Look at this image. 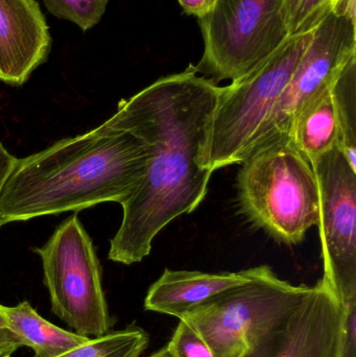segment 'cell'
Here are the masks:
<instances>
[{
	"instance_id": "3957f363",
	"label": "cell",
	"mask_w": 356,
	"mask_h": 357,
	"mask_svg": "<svg viewBox=\"0 0 356 357\" xmlns=\"http://www.w3.org/2000/svg\"><path fill=\"white\" fill-rule=\"evenodd\" d=\"M240 165L242 213L277 243H300L319 222V186L311 162L286 136L255 151Z\"/></svg>"
},
{
	"instance_id": "5bb4252c",
	"label": "cell",
	"mask_w": 356,
	"mask_h": 357,
	"mask_svg": "<svg viewBox=\"0 0 356 357\" xmlns=\"http://www.w3.org/2000/svg\"><path fill=\"white\" fill-rule=\"evenodd\" d=\"M10 331L18 335L23 347L31 348L33 357H56L87 342L89 337L70 333L48 322L37 310L23 301L15 306H6Z\"/></svg>"
},
{
	"instance_id": "52a82bcc",
	"label": "cell",
	"mask_w": 356,
	"mask_h": 357,
	"mask_svg": "<svg viewBox=\"0 0 356 357\" xmlns=\"http://www.w3.org/2000/svg\"><path fill=\"white\" fill-rule=\"evenodd\" d=\"M33 252L41 258L52 312L85 337L111 331L114 320L102 289V266L77 214L63 220L45 245Z\"/></svg>"
},
{
	"instance_id": "277c9868",
	"label": "cell",
	"mask_w": 356,
	"mask_h": 357,
	"mask_svg": "<svg viewBox=\"0 0 356 357\" xmlns=\"http://www.w3.org/2000/svg\"><path fill=\"white\" fill-rule=\"evenodd\" d=\"M309 289L282 280L270 266H256L246 283L180 320L202 337L213 357H248L284 324Z\"/></svg>"
},
{
	"instance_id": "7c38bea8",
	"label": "cell",
	"mask_w": 356,
	"mask_h": 357,
	"mask_svg": "<svg viewBox=\"0 0 356 357\" xmlns=\"http://www.w3.org/2000/svg\"><path fill=\"white\" fill-rule=\"evenodd\" d=\"M249 279L250 268L219 274L167 268L148 289L144 307L181 319Z\"/></svg>"
},
{
	"instance_id": "5b68a950",
	"label": "cell",
	"mask_w": 356,
	"mask_h": 357,
	"mask_svg": "<svg viewBox=\"0 0 356 357\" xmlns=\"http://www.w3.org/2000/svg\"><path fill=\"white\" fill-rule=\"evenodd\" d=\"M311 39L313 29L291 35L248 75L222 87L201 156L202 169L215 173L242 162L251 140L271 114Z\"/></svg>"
},
{
	"instance_id": "8fae6325",
	"label": "cell",
	"mask_w": 356,
	"mask_h": 357,
	"mask_svg": "<svg viewBox=\"0 0 356 357\" xmlns=\"http://www.w3.org/2000/svg\"><path fill=\"white\" fill-rule=\"evenodd\" d=\"M52 36L37 0H0V82L19 87L46 62Z\"/></svg>"
},
{
	"instance_id": "cb8c5ba5",
	"label": "cell",
	"mask_w": 356,
	"mask_h": 357,
	"mask_svg": "<svg viewBox=\"0 0 356 357\" xmlns=\"http://www.w3.org/2000/svg\"><path fill=\"white\" fill-rule=\"evenodd\" d=\"M4 307H6V306L0 304V328H8V318H6Z\"/></svg>"
},
{
	"instance_id": "9a60e30c",
	"label": "cell",
	"mask_w": 356,
	"mask_h": 357,
	"mask_svg": "<svg viewBox=\"0 0 356 357\" xmlns=\"http://www.w3.org/2000/svg\"><path fill=\"white\" fill-rule=\"evenodd\" d=\"M330 92L340 130L339 148L356 171V54L336 73Z\"/></svg>"
},
{
	"instance_id": "ac0fdd59",
	"label": "cell",
	"mask_w": 356,
	"mask_h": 357,
	"mask_svg": "<svg viewBox=\"0 0 356 357\" xmlns=\"http://www.w3.org/2000/svg\"><path fill=\"white\" fill-rule=\"evenodd\" d=\"M336 0H284L291 35L314 29Z\"/></svg>"
},
{
	"instance_id": "7402d4cb",
	"label": "cell",
	"mask_w": 356,
	"mask_h": 357,
	"mask_svg": "<svg viewBox=\"0 0 356 357\" xmlns=\"http://www.w3.org/2000/svg\"><path fill=\"white\" fill-rule=\"evenodd\" d=\"M18 159L10 154L3 144L0 142V195H1L2 188L6 184V180L12 174L13 169L16 167ZM1 228V225H0Z\"/></svg>"
},
{
	"instance_id": "d4e9b609",
	"label": "cell",
	"mask_w": 356,
	"mask_h": 357,
	"mask_svg": "<svg viewBox=\"0 0 356 357\" xmlns=\"http://www.w3.org/2000/svg\"><path fill=\"white\" fill-rule=\"evenodd\" d=\"M148 357H171V354H169V350H167V347L161 348L160 350H158L157 352H154V354H150V356Z\"/></svg>"
},
{
	"instance_id": "6da1fadb",
	"label": "cell",
	"mask_w": 356,
	"mask_h": 357,
	"mask_svg": "<svg viewBox=\"0 0 356 357\" xmlns=\"http://www.w3.org/2000/svg\"><path fill=\"white\" fill-rule=\"evenodd\" d=\"M221 91L190 64L121 100L106 121L139 136L150 150L144 181L121 205L123 220L110 241L109 259L125 266L141 262L162 229L202 203L213 172L201 167V156Z\"/></svg>"
},
{
	"instance_id": "e0dca14e",
	"label": "cell",
	"mask_w": 356,
	"mask_h": 357,
	"mask_svg": "<svg viewBox=\"0 0 356 357\" xmlns=\"http://www.w3.org/2000/svg\"><path fill=\"white\" fill-rule=\"evenodd\" d=\"M50 14L77 24L83 31L95 26L106 13L109 0H42Z\"/></svg>"
},
{
	"instance_id": "30bf717a",
	"label": "cell",
	"mask_w": 356,
	"mask_h": 357,
	"mask_svg": "<svg viewBox=\"0 0 356 357\" xmlns=\"http://www.w3.org/2000/svg\"><path fill=\"white\" fill-rule=\"evenodd\" d=\"M343 326L344 306L321 279L284 324L248 357H340Z\"/></svg>"
},
{
	"instance_id": "2e32d148",
	"label": "cell",
	"mask_w": 356,
	"mask_h": 357,
	"mask_svg": "<svg viewBox=\"0 0 356 357\" xmlns=\"http://www.w3.org/2000/svg\"><path fill=\"white\" fill-rule=\"evenodd\" d=\"M148 335L140 327L109 331L56 357H140L148 345Z\"/></svg>"
},
{
	"instance_id": "d6986e66",
	"label": "cell",
	"mask_w": 356,
	"mask_h": 357,
	"mask_svg": "<svg viewBox=\"0 0 356 357\" xmlns=\"http://www.w3.org/2000/svg\"><path fill=\"white\" fill-rule=\"evenodd\" d=\"M167 348L171 357H213L206 342L183 320H180Z\"/></svg>"
},
{
	"instance_id": "7a4b0ae2",
	"label": "cell",
	"mask_w": 356,
	"mask_h": 357,
	"mask_svg": "<svg viewBox=\"0 0 356 357\" xmlns=\"http://www.w3.org/2000/svg\"><path fill=\"white\" fill-rule=\"evenodd\" d=\"M150 159L148 144L105 121L18 159L0 195V225L26 222L98 204L123 205L139 188Z\"/></svg>"
},
{
	"instance_id": "4fadbf2b",
	"label": "cell",
	"mask_w": 356,
	"mask_h": 357,
	"mask_svg": "<svg viewBox=\"0 0 356 357\" xmlns=\"http://www.w3.org/2000/svg\"><path fill=\"white\" fill-rule=\"evenodd\" d=\"M330 87L299 112L288 134L293 144L309 162L340 146V130Z\"/></svg>"
},
{
	"instance_id": "ffe728a7",
	"label": "cell",
	"mask_w": 356,
	"mask_h": 357,
	"mask_svg": "<svg viewBox=\"0 0 356 357\" xmlns=\"http://www.w3.org/2000/svg\"><path fill=\"white\" fill-rule=\"evenodd\" d=\"M340 357H356V301L344 307L342 347Z\"/></svg>"
},
{
	"instance_id": "9c48e42d",
	"label": "cell",
	"mask_w": 356,
	"mask_h": 357,
	"mask_svg": "<svg viewBox=\"0 0 356 357\" xmlns=\"http://www.w3.org/2000/svg\"><path fill=\"white\" fill-rule=\"evenodd\" d=\"M311 165L320 193L322 279L345 307L356 301V171L339 146Z\"/></svg>"
},
{
	"instance_id": "ba28073f",
	"label": "cell",
	"mask_w": 356,
	"mask_h": 357,
	"mask_svg": "<svg viewBox=\"0 0 356 357\" xmlns=\"http://www.w3.org/2000/svg\"><path fill=\"white\" fill-rule=\"evenodd\" d=\"M355 54L356 0H336L314 26L311 44L271 114L251 140L244 160L288 136L299 112L332 86L336 73Z\"/></svg>"
},
{
	"instance_id": "603a6c76",
	"label": "cell",
	"mask_w": 356,
	"mask_h": 357,
	"mask_svg": "<svg viewBox=\"0 0 356 357\" xmlns=\"http://www.w3.org/2000/svg\"><path fill=\"white\" fill-rule=\"evenodd\" d=\"M178 2L186 14L201 18L210 10L215 0H178Z\"/></svg>"
},
{
	"instance_id": "44dd1931",
	"label": "cell",
	"mask_w": 356,
	"mask_h": 357,
	"mask_svg": "<svg viewBox=\"0 0 356 357\" xmlns=\"http://www.w3.org/2000/svg\"><path fill=\"white\" fill-rule=\"evenodd\" d=\"M23 347L18 335L8 328H0V357H10L19 348Z\"/></svg>"
},
{
	"instance_id": "8992f818",
	"label": "cell",
	"mask_w": 356,
	"mask_h": 357,
	"mask_svg": "<svg viewBox=\"0 0 356 357\" xmlns=\"http://www.w3.org/2000/svg\"><path fill=\"white\" fill-rule=\"evenodd\" d=\"M198 23L204 52L194 69L215 84L248 75L291 36L284 0H215Z\"/></svg>"
}]
</instances>
